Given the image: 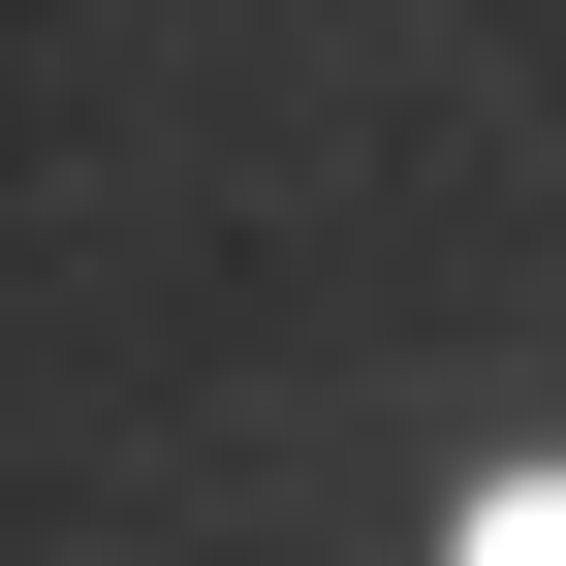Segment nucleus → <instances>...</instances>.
Segmentation results:
<instances>
[{
    "label": "nucleus",
    "mask_w": 566,
    "mask_h": 566,
    "mask_svg": "<svg viewBox=\"0 0 566 566\" xmlns=\"http://www.w3.org/2000/svg\"><path fill=\"white\" fill-rule=\"evenodd\" d=\"M472 566H566V472H504V504H472Z\"/></svg>",
    "instance_id": "obj_1"
}]
</instances>
